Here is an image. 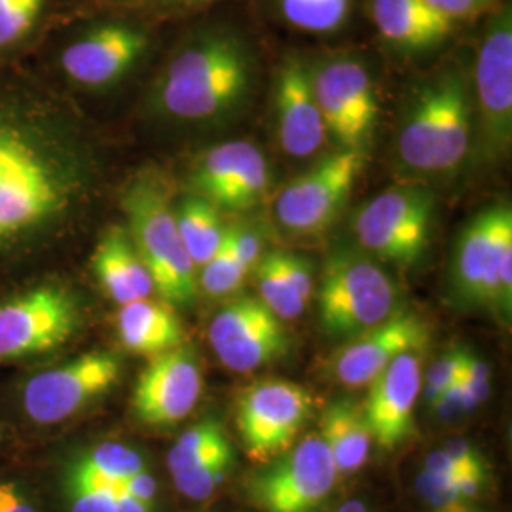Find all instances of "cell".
<instances>
[{
  "instance_id": "obj_17",
  "label": "cell",
  "mask_w": 512,
  "mask_h": 512,
  "mask_svg": "<svg viewBox=\"0 0 512 512\" xmlns=\"http://www.w3.org/2000/svg\"><path fill=\"white\" fill-rule=\"evenodd\" d=\"M152 37L129 19L97 21L74 37L61 52L65 74L90 88H103L122 80L147 55Z\"/></svg>"
},
{
  "instance_id": "obj_45",
  "label": "cell",
  "mask_w": 512,
  "mask_h": 512,
  "mask_svg": "<svg viewBox=\"0 0 512 512\" xmlns=\"http://www.w3.org/2000/svg\"><path fill=\"white\" fill-rule=\"evenodd\" d=\"M137 2L145 4L148 8H154V10L171 12V10H192V8H200V6L217 2V0H137Z\"/></svg>"
},
{
  "instance_id": "obj_29",
  "label": "cell",
  "mask_w": 512,
  "mask_h": 512,
  "mask_svg": "<svg viewBox=\"0 0 512 512\" xmlns=\"http://www.w3.org/2000/svg\"><path fill=\"white\" fill-rule=\"evenodd\" d=\"M69 469L99 478L116 488H122V484L131 476L148 471L147 461L135 448L118 442H103L95 446L74 459Z\"/></svg>"
},
{
  "instance_id": "obj_9",
  "label": "cell",
  "mask_w": 512,
  "mask_h": 512,
  "mask_svg": "<svg viewBox=\"0 0 512 512\" xmlns=\"http://www.w3.org/2000/svg\"><path fill=\"white\" fill-rule=\"evenodd\" d=\"M311 88L329 137L338 148L368 154L380 105L365 63L349 55L321 61L311 69Z\"/></svg>"
},
{
  "instance_id": "obj_32",
  "label": "cell",
  "mask_w": 512,
  "mask_h": 512,
  "mask_svg": "<svg viewBox=\"0 0 512 512\" xmlns=\"http://www.w3.org/2000/svg\"><path fill=\"white\" fill-rule=\"evenodd\" d=\"M63 486L69 512H116L120 488L112 484L67 469Z\"/></svg>"
},
{
  "instance_id": "obj_16",
  "label": "cell",
  "mask_w": 512,
  "mask_h": 512,
  "mask_svg": "<svg viewBox=\"0 0 512 512\" xmlns=\"http://www.w3.org/2000/svg\"><path fill=\"white\" fill-rule=\"evenodd\" d=\"M190 184L196 196L219 211L243 213L264 200L272 171L262 150L249 141L209 148L194 165Z\"/></svg>"
},
{
  "instance_id": "obj_36",
  "label": "cell",
  "mask_w": 512,
  "mask_h": 512,
  "mask_svg": "<svg viewBox=\"0 0 512 512\" xmlns=\"http://www.w3.org/2000/svg\"><path fill=\"white\" fill-rule=\"evenodd\" d=\"M469 351L467 349H452L444 353L435 365L427 372V384L423 389V401L427 406H433L439 399L440 393L450 384H454L461 376Z\"/></svg>"
},
{
  "instance_id": "obj_18",
  "label": "cell",
  "mask_w": 512,
  "mask_h": 512,
  "mask_svg": "<svg viewBox=\"0 0 512 512\" xmlns=\"http://www.w3.org/2000/svg\"><path fill=\"white\" fill-rule=\"evenodd\" d=\"M203 391L202 370L192 349L150 357L131 395L133 416L150 427H169L192 414Z\"/></svg>"
},
{
  "instance_id": "obj_1",
  "label": "cell",
  "mask_w": 512,
  "mask_h": 512,
  "mask_svg": "<svg viewBox=\"0 0 512 512\" xmlns=\"http://www.w3.org/2000/svg\"><path fill=\"white\" fill-rule=\"evenodd\" d=\"M84 186L71 148L23 120L0 118V251L65 219Z\"/></svg>"
},
{
  "instance_id": "obj_2",
  "label": "cell",
  "mask_w": 512,
  "mask_h": 512,
  "mask_svg": "<svg viewBox=\"0 0 512 512\" xmlns=\"http://www.w3.org/2000/svg\"><path fill=\"white\" fill-rule=\"evenodd\" d=\"M255 55L236 29L207 25L186 38L158 84V107L181 122H219L253 90Z\"/></svg>"
},
{
  "instance_id": "obj_4",
  "label": "cell",
  "mask_w": 512,
  "mask_h": 512,
  "mask_svg": "<svg viewBox=\"0 0 512 512\" xmlns=\"http://www.w3.org/2000/svg\"><path fill=\"white\" fill-rule=\"evenodd\" d=\"M128 234L152 277L154 293L173 308L190 306L198 296V268L184 247L169 190L160 177L141 175L122 198Z\"/></svg>"
},
{
  "instance_id": "obj_30",
  "label": "cell",
  "mask_w": 512,
  "mask_h": 512,
  "mask_svg": "<svg viewBox=\"0 0 512 512\" xmlns=\"http://www.w3.org/2000/svg\"><path fill=\"white\" fill-rule=\"evenodd\" d=\"M256 289L260 302L277 315L281 321H293L302 315L306 302L296 293L293 283L283 270L279 251H272L260 258L255 270Z\"/></svg>"
},
{
  "instance_id": "obj_7",
  "label": "cell",
  "mask_w": 512,
  "mask_h": 512,
  "mask_svg": "<svg viewBox=\"0 0 512 512\" xmlns=\"http://www.w3.org/2000/svg\"><path fill=\"white\" fill-rule=\"evenodd\" d=\"M365 152L338 148L287 184L274 203L277 226L293 238H317L340 217L365 169Z\"/></svg>"
},
{
  "instance_id": "obj_27",
  "label": "cell",
  "mask_w": 512,
  "mask_h": 512,
  "mask_svg": "<svg viewBox=\"0 0 512 512\" xmlns=\"http://www.w3.org/2000/svg\"><path fill=\"white\" fill-rule=\"evenodd\" d=\"M232 442L224 427L217 421L207 420L186 429L167 452V469L173 476L186 475L198 469L209 459L230 452Z\"/></svg>"
},
{
  "instance_id": "obj_47",
  "label": "cell",
  "mask_w": 512,
  "mask_h": 512,
  "mask_svg": "<svg viewBox=\"0 0 512 512\" xmlns=\"http://www.w3.org/2000/svg\"><path fill=\"white\" fill-rule=\"evenodd\" d=\"M338 512H368L366 511L365 505L361 503V501H348V503H344Z\"/></svg>"
},
{
  "instance_id": "obj_25",
  "label": "cell",
  "mask_w": 512,
  "mask_h": 512,
  "mask_svg": "<svg viewBox=\"0 0 512 512\" xmlns=\"http://www.w3.org/2000/svg\"><path fill=\"white\" fill-rule=\"evenodd\" d=\"M321 439L325 440L338 476L357 473L368 459L372 433L359 406L338 401L323 414Z\"/></svg>"
},
{
  "instance_id": "obj_23",
  "label": "cell",
  "mask_w": 512,
  "mask_h": 512,
  "mask_svg": "<svg viewBox=\"0 0 512 512\" xmlns=\"http://www.w3.org/2000/svg\"><path fill=\"white\" fill-rule=\"evenodd\" d=\"M93 272L105 293L120 306L154 293L147 266L124 228H110L101 238L93 255Z\"/></svg>"
},
{
  "instance_id": "obj_6",
  "label": "cell",
  "mask_w": 512,
  "mask_h": 512,
  "mask_svg": "<svg viewBox=\"0 0 512 512\" xmlns=\"http://www.w3.org/2000/svg\"><path fill=\"white\" fill-rule=\"evenodd\" d=\"M433 222V194L421 184H399L357 213L355 238L368 255L410 268L427 253Z\"/></svg>"
},
{
  "instance_id": "obj_3",
  "label": "cell",
  "mask_w": 512,
  "mask_h": 512,
  "mask_svg": "<svg viewBox=\"0 0 512 512\" xmlns=\"http://www.w3.org/2000/svg\"><path fill=\"white\" fill-rule=\"evenodd\" d=\"M461 65L442 67L414 93L397 139L406 171L425 179L459 173L473 147V103Z\"/></svg>"
},
{
  "instance_id": "obj_14",
  "label": "cell",
  "mask_w": 512,
  "mask_h": 512,
  "mask_svg": "<svg viewBox=\"0 0 512 512\" xmlns=\"http://www.w3.org/2000/svg\"><path fill=\"white\" fill-rule=\"evenodd\" d=\"M511 255L509 203L492 205L469 220L459 234L452 258V287L459 302L501 311L499 268Z\"/></svg>"
},
{
  "instance_id": "obj_33",
  "label": "cell",
  "mask_w": 512,
  "mask_h": 512,
  "mask_svg": "<svg viewBox=\"0 0 512 512\" xmlns=\"http://www.w3.org/2000/svg\"><path fill=\"white\" fill-rule=\"evenodd\" d=\"M236 461L234 450L224 452L217 458L209 459L207 463L200 465L198 469L186 473V475L173 476L175 488L186 495L188 499L203 501L217 492V488L224 484L228 473L232 471Z\"/></svg>"
},
{
  "instance_id": "obj_44",
  "label": "cell",
  "mask_w": 512,
  "mask_h": 512,
  "mask_svg": "<svg viewBox=\"0 0 512 512\" xmlns=\"http://www.w3.org/2000/svg\"><path fill=\"white\" fill-rule=\"evenodd\" d=\"M122 490L154 507V499H156L158 486H156V480L152 478V475H150L148 471H143V473H139V475L128 478V480L122 484Z\"/></svg>"
},
{
  "instance_id": "obj_35",
  "label": "cell",
  "mask_w": 512,
  "mask_h": 512,
  "mask_svg": "<svg viewBox=\"0 0 512 512\" xmlns=\"http://www.w3.org/2000/svg\"><path fill=\"white\" fill-rule=\"evenodd\" d=\"M418 490L431 512H469V501L459 495L454 480L429 475L421 471L418 475Z\"/></svg>"
},
{
  "instance_id": "obj_12",
  "label": "cell",
  "mask_w": 512,
  "mask_h": 512,
  "mask_svg": "<svg viewBox=\"0 0 512 512\" xmlns=\"http://www.w3.org/2000/svg\"><path fill=\"white\" fill-rule=\"evenodd\" d=\"M313 397L302 385L260 380L241 391L236 410L239 437L256 463H270L289 448L310 420Z\"/></svg>"
},
{
  "instance_id": "obj_42",
  "label": "cell",
  "mask_w": 512,
  "mask_h": 512,
  "mask_svg": "<svg viewBox=\"0 0 512 512\" xmlns=\"http://www.w3.org/2000/svg\"><path fill=\"white\" fill-rule=\"evenodd\" d=\"M442 450L454 461H458L465 471L488 476L486 461L476 452L475 446H471L469 442H465V440H448Z\"/></svg>"
},
{
  "instance_id": "obj_34",
  "label": "cell",
  "mask_w": 512,
  "mask_h": 512,
  "mask_svg": "<svg viewBox=\"0 0 512 512\" xmlns=\"http://www.w3.org/2000/svg\"><path fill=\"white\" fill-rule=\"evenodd\" d=\"M48 0H0V50L29 37Z\"/></svg>"
},
{
  "instance_id": "obj_22",
  "label": "cell",
  "mask_w": 512,
  "mask_h": 512,
  "mask_svg": "<svg viewBox=\"0 0 512 512\" xmlns=\"http://www.w3.org/2000/svg\"><path fill=\"white\" fill-rule=\"evenodd\" d=\"M368 14L378 37L401 54L433 52L458 29L425 0H370Z\"/></svg>"
},
{
  "instance_id": "obj_38",
  "label": "cell",
  "mask_w": 512,
  "mask_h": 512,
  "mask_svg": "<svg viewBox=\"0 0 512 512\" xmlns=\"http://www.w3.org/2000/svg\"><path fill=\"white\" fill-rule=\"evenodd\" d=\"M440 16L452 19L454 23H463L469 19L480 18L494 12L503 0H425Z\"/></svg>"
},
{
  "instance_id": "obj_24",
  "label": "cell",
  "mask_w": 512,
  "mask_h": 512,
  "mask_svg": "<svg viewBox=\"0 0 512 512\" xmlns=\"http://www.w3.org/2000/svg\"><path fill=\"white\" fill-rule=\"evenodd\" d=\"M116 329L124 348L145 357H156L184 342L181 319L164 300L143 298L120 306Z\"/></svg>"
},
{
  "instance_id": "obj_5",
  "label": "cell",
  "mask_w": 512,
  "mask_h": 512,
  "mask_svg": "<svg viewBox=\"0 0 512 512\" xmlns=\"http://www.w3.org/2000/svg\"><path fill=\"white\" fill-rule=\"evenodd\" d=\"M393 279L368 256L336 253L329 258L319 291V325L330 336L355 338L397 313Z\"/></svg>"
},
{
  "instance_id": "obj_40",
  "label": "cell",
  "mask_w": 512,
  "mask_h": 512,
  "mask_svg": "<svg viewBox=\"0 0 512 512\" xmlns=\"http://www.w3.org/2000/svg\"><path fill=\"white\" fill-rule=\"evenodd\" d=\"M279 258L283 264V270L289 277V281L293 283L296 293L302 296L304 302H308L313 296V272H311L310 262L302 256L291 255V253H283L279 251Z\"/></svg>"
},
{
  "instance_id": "obj_19",
  "label": "cell",
  "mask_w": 512,
  "mask_h": 512,
  "mask_svg": "<svg viewBox=\"0 0 512 512\" xmlns=\"http://www.w3.org/2000/svg\"><path fill=\"white\" fill-rule=\"evenodd\" d=\"M429 334V325L418 313L399 310L340 349L330 359V370L346 387L372 384L397 357L425 348Z\"/></svg>"
},
{
  "instance_id": "obj_20",
  "label": "cell",
  "mask_w": 512,
  "mask_h": 512,
  "mask_svg": "<svg viewBox=\"0 0 512 512\" xmlns=\"http://www.w3.org/2000/svg\"><path fill=\"white\" fill-rule=\"evenodd\" d=\"M275 128L279 145L293 158H310L329 139L311 88V69L296 55L287 57L277 73Z\"/></svg>"
},
{
  "instance_id": "obj_31",
  "label": "cell",
  "mask_w": 512,
  "mask_h": 512,
  "mask_svg": "<svg viewBox=\"0 0 512 512\" xmlns=\"http://www.w3.org/2000/svg\"><path fill=\"white\" fill-rule=\"evenodd\" d=\"M200 270L202 272L198 275V287H202L203 293L211 298H224L238 293L245 277L249 275L226 238L222 241L219 251L207 264H203Z\"/></svg>"
},
{
  "instance_id": "obj_37",
  "label": "cell",
  "mask_w": 512,
  "mask_h": 512,
  "mask_svg": "<svg viewBox=\"0 0 512 512\" xmlns=\"http://www.w3.org/2000/svg\"><path fill=\"white\" fill-rule=\"evenodd\" d=\"M224 238L228 241V245L232 247V251L238 256L239 262L247 268L249 274L255 270L260 258L266 255L264 253V238L255 228L226 226Z\"/></svg>"
},
{
  "instance_id": "obj_39",
  "label": "cell",
  "mask_w": 512,
  "mask_h": 512,
  "mask_svg": "<svg viewBox=\"0 0 512 512\" xmlns=\"http://www.w3.org/2000/svg\"><path fill=\"white\" fill-rule=\"evenodd\" d=\"M490 376H492L490 366L469 351L467 363H465L463 374H461V384L465 387L467 397L475 408L484 403L490 395Z\"/></svg>"
},
{
  "instance_id": "obj_26",
  "label": "cell",
  "mask_w": 512,
  "mask_h": 512,
  "mask_svg": "<svg viewBox=\"0 0 512 512\" xmlns=\"http://www.w3.org/2000/svg\"><path fill=\"white\" fill-rule=\"evenodd\" d=\"M175 220L188 255L196 268H202L224 241L226 224L220 219L219 209L194 194L175 207Z\"/></svg>"
},
{
  "instance_id": "obj_21",
  "label": "cell",
  "mask_w": 512,
  "mask_h": 512,
  "mask_svg": "<svg viewBox=\"0 0 512 512\" xmlns=\"http://www.w3.org/2000/svg\"><path fill=\"white\" fill-rule=\"evenodd\" d=\"M421 357L408 351L397 357L370 385L361 408L372 440L380 448H395L414 433V408L421 393Z\"/></svg>"
},
{
  "instance_id": "obj_15",
  "label": "cell",
  "mask_w": 512,
  "mask_h": 512,
  "mask_svg": "<svg viewBox=\"0 0 512 512\" xmlns=\"http://www.w3.org/2000/svg\"><path fill=\"white\" fill-rule=\"evenodd\" d=\"M207 334L220 363L234 372L270 365L291 346L283 321L253 296L228 302L213 317Z\"/></svg>"
},
{
  "instance_id": "obj_13",
  "label": "cell",
  "mask_w": 512,
  "mask_h": 512,
  "mask_svg": "<svg viewBox=\"0 0 512 512\" xmlns=\"http://www.w3.org/2000/svg\"><path fill=\"white\" fill-rule=\"evenodd\" d=\"M80 327L73 294L44 285L0 304V363L48 353L67 344Z\"/></svg>"
},
{
  "instance_id": "obj_8",
  "label": "cell",
  "mask_w": 512,
  "mask_h": 512,
  "mask_svg": "<svg viewBox=\"0 0 512 512\" xmlns=\"http://www.w3.org/2000/svg\"><path fill=\"white\" fill-rule=\"evenodd\" d=\"M475 107L484 158L501 160L512 143V12L501 4L486 21L476 50Z\"/></svg>"
},
{
  "instance_id": "obj_46",
  "label": "cell",
  "mask_w": 512,
  "mask_h": 512,
  "mask_svg": "<svg viewBox=\"0 0 512 512\" xmlns=\"http://www.w3.org/2000/svg\"><path fill=\"white\" fill-rule=\"evenodd\" d=\"M116 512H152V505H148L145 501L129 495L120 488L118 492V505H116Z\"/></svg>"
},
{
  "instance_id": "obj_43",
  "label": "cell",
  "mask_w": 512,
  "mask_h": 512,
  "mask_svg": "<svg viewBox=\"0 0 512 512\" xmlns=\"http://www.w3.org/2000/svg\"><path fill=\"white\" fill-rule=\"evenodd\" d=\"M423 471L429 475L440 476V478H450L456 480L461 473H467L458 461L450 458L444 450H437L433 454H429L423 461ZM471 473V471H469ZM478 475V473H476Z\"/></svg>"
},
{
  "instance_id": "obj_11",
  "label": "cell",
  "mask_w": 512,
  "mask_h": 512,
  "mask_svg": "<svg viewBox=\"0 0 512 512\" xmlns=\"http://www.w3.org/2000/svg\"><path fill=\"white\" fill-rule=\"evenodd\" d=\"M336 480L338 473L325 440L319 433H310L251 476L247 492L264 512H311L329 497Z\"/></svg>"
},
{
  "instance_id": "obj_10",
  "label": "cell",
  "mask_w": 512,
  "mask_h": 512,
  "mask_svg": "<svg viewBox=\"0 0 512 512\" xmlns=\"http://www.w3.org/2000/svg\"><path fill=\"white\" fill-rule=\"evenodd\" d=\"M122 366L109 351H90L73 361L40 370L21 389V406L29 420L55 425L107 395L120 380Z\"/></svg>"
},
{
  "instance_id": "obj_41",
  "label": "cell",
  "mask_w": 512,
  "mask_h": 512,
  "mask_svg": "<svg viewBox=\"0 0 512 512\" xmlns=\"http://www.w3.org/2000/svg\"><path fill=\"white\" fill-rule=\"evenodd\" d=\"M0 512H38V509L21 482L0 480Z\"/></svg>"
},
{
  "instance_id": "obj_28",
  "label": "cell",
  "mask_w": 512,
  "mask_h": 512,
  "mask_svg": "<svg viewBox=\"0 0 512 512\" xmlns=\"http://www.w3.org/2000/svg\"><path fill=\"white\" fill-rule=\"evenodd\" d=\"M279 18L298 31L332 35L353 16L355 0H274Z\"/></svg>"
}]
</instances>
